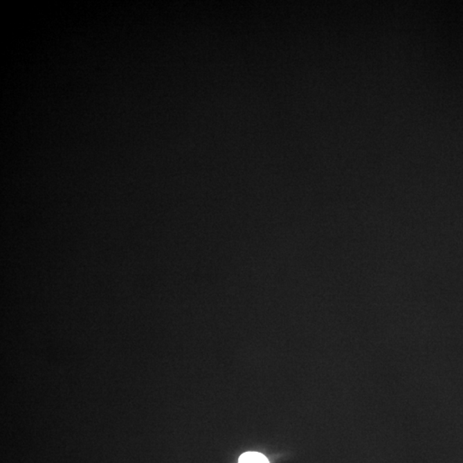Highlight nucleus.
<instances>
[{"label": "nucleus", "mask_w": 463, "mask_h": 463, "mask_svg": "<svg viewBox=\"0 0 463 463\" xmlns=\"http://www.w3.org/2000/svg\"><path fill=\"white\" fill-rule=\"evenodd\" d=\"M238 463H270V462L260 452H246L240 455Z\"/></svg>", "instance_id": "nucleus-1"}]
</instances>
